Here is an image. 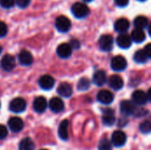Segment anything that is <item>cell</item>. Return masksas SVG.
Here are the masks:
<instances>
[{"label":"cell","instance_id":"26","mask_svg":"<svg viewBox=\"0 0 151 150\" xmlns=\"http://www.w3.org/2000/svg\"><path fill=\"white\" fill-rule=\"evenodd\" d=\"M35 143L30 138H24L19 142V150H34Z\"/></svg>","mask_w":151,"mask_h":150},{"label":"cell","instance_id":"19","mask_svg":"<svg viewBox=\"0 0 151 150\" xmlns=\"http://www.w3.org/2000/svg\"><path fill=\"white\" fill-rule=\"evenodd\" d=\"M129 27H130V23H129L128 19H127L125 18H120V19H117L114 24V29L119 33L127 32L128 30Z\"/></svg>","mask_w":151,"mask_h":150},{"label":"cell","instance_id":"24","mask_svg":"<svg viewBox=\"0 0 151 150\" xmlns=\"http://www.w3.org/2000/svg\"><path fill=\"white\" fill-rule=\"evenodd\" d=\"M131 38L134 42H137V43H141L142 42L145 41L146 39V35L145 33L143 31V29H140V28H135L131 34Z\"/></svg>","mask_w":151,"mask_h":150},{"label":"cell","instance_id":"16","mask_svg":"<svg viewBox=\"0 0 151 150\" xmlns=\"http://www.w3.org/2000/svg\"><path fill=\"white\" fill-rule=\"evenodd\" d=\"M103 123L107 126H111L114 125L116 118L114 116V111L111 109H105L104 110V114L102 118Z\"/></svg>","mask_w":151,"mask_h":150},{"label":"cell","instance_id":"39","mask_svg":"<svg viewBox=\"0 0 151 150\" xmlns=\"http://www.w3.org/2000/svg\"><path fill=\"white\" fill-rule=\"evenodd\" d=\"M149 34H150V35L151 36V23L150 25V27H149Z\"/></svg>","mask_w":151,"mask_h":150},{"label":"cell","instance_id":"13","mask_svg":"<svg viewBox=\"0 0 151 150\" xmlns=\"http://www.w3.org/2000/svg\"><path fill=\"white\" fill-rule=\"evenodd\" d=\"M54 84H55V80L50 75L45 74L39 79V86L41 87V88L44 90L51 89L54 87Z\"/></svg>","mask_w":151,"mask_h":150},{"label":"cell","instance_id":"21","mask_svg":"<svg viewBox=\"0 0 151 150\" xmlns=\"http://www.w3.org/2000/svg\"><path fill=\"white\" fill-rule=\"evenodd\" d=\"M58 93L63 97H70L73 94V88L67 82L60 83L58 88Z\"/></svg>","mask_w":151,"mask_h":150},{"label":"cell","instance_id":"44","mask_svg":"<svg viewBox=\"0 0 151 150\" xmlns=\"http://www.w3.org/2000/svg\"><path fill=\"white\" fill-rule=\"evenodd\" d=\"M0 107H1V103H0Z\"/></svg>","mask_w":151,"mask_h":150},{"label":"cell","instance_id":"18","mask_svg":"<svg viewBox=\"0 0 151 150\" xmlns=\"http://www.w3.org/2000/svg\"><path fill=\"white\" fill-rule=\"evenodd\" d=\"M49 107L53 112L58 113V112H61L64 110L65 104H64V102L60 98L53 97V98L50 99V101L49 103Z\"/></svg>","mask_w":151,"mask_h":150},{"label":"cell","instance_id":"37","mask_svg":"<svg viewBox=\"0 0 151 150\" xmlns=\"http://www.w3.org/2000/svg\"><path fill=\"white\" fill-rule=\"evenodd\" d=\"M71 47L73 49H79L80 48V42L78 40H75V39H73L71 41Z\"/></svg>","mask_w":151,"mask_h":150},{"label":"cell","instance_id":"14","mask_svg":"<svg viewBox=\"0 0 151 150\" xmlns=\"http://www.w3.org/2000/svg\"><path fill=\"white\" fill-rule=\"evenodd\" d=\"M148 95L143 90H136L133 94V102L137 105H144L148 102Z\"/></svg>","mask_w":151,"mask_h":150},{"label":"cell","instance_id":"42","mask_svg":"<svg viewBox=\"0 0 151 150\" xmlns=\"http://www.w3.org/2000/svg\"><path fill=\"white\" fill-rule=\"evenodd\" d=\"M138 1H141V2H144V1H146V0H138Z\"/></svg>","mask_w":151,"mask_h":150},{"label":"cell","instance_id":"9","mask_svg":"<svg viewBox=\"0 0 151 150\" xmlns=\"http://www.w3.org/2000/svg\"><path fill=\"white\" fill-rule=\"evenodd\" d=\"M97 100L103 104H110L113 102L114 95L111 91L107 89H103L97 94Z\"/></svg>","mask_w":151,"mask_h":150},{"label":"cell","instance_id":"17","mask_svg":"<svg viewBox=\"0 0 151 150\" xmlns=\"http://www.w3.org/2000/svg\"><path fill=\"white\" fill-rule=\"evenodd\" d=\"M48 106L47 101L42 96H38L35 99L33 103V108L35 112L37 113H42Z\"/></svg>","mask_w":151,"mask_h":150},{"label":"cell","instance_id":"32","mask_svg":"<svg viewBox=\"0 0 151 150\" xmlns=\"http://www.w3.org/2000/svg\"><path fill=\"white\" fill-rule=\"evenodd\" d=\"M7 32H8V28L6 24L3 21H0V38L5 36Z\"/></svg>","mask_w":151,"mask_h":150},{"label":"cell","instance_id":"36","mask_svg":"<svg viewBox=\"0 0 151 150\" xmlns=\"http://www.w3.org/2000/svg\"><path fill=\"white\" fill-rule=\"evenodd\" d=\"M148 57V58H151V43H149L145 46L144 50H143Z\"/></svg>","mask_w":151,"mask_h":150},{"label":"cell","instance_id":"41","mask_svg":"<svg viewBox=\"0 0 151 150\" xmlns=\"http://www.w3.org/2000/svg\"><path fill=\"white\" fill-rule=\"evenodd\" d=\"M1 53H2V47L0 46V54H1Z\"/></svg>","mask_w":151,"mask_h":150},{"label":"cell","instance_id":"33","mask_svg":"<svg viewBox=\"0 0 151 150\" xmlns=\"http://www.w3.org/2000/svg\"><path fill=\"white\" fill-rule=\"evenodd\" d=\"M15 2H16L17 5L22 9L27 7L30 4V0H15Z\"/></svg>","mask_w":151,"mask_h":150},{"label":"cell","instance_id":"28","mask_svg":"<svg viewBox=\"0 0 151 150\" xmlns=\"http://www.w3.org/2000/svg\"><path fill=\"white\" fill-rule=\"evenodd\" d=\"M90 87V82L89 80L87 79V78H81L79 82H78V85H77V88L79 90L81 91H85V90H88Z\"/></svg>","mask_w":151,"mask_h":150},{"label":"cell","instance_id":"3","mask_svg":"<svg viewBox=\"0 0 151 150\" xmlns=\"http://www.w3.org/2000/svg\"><path fill=\"white\" fill-rule=\"evenodd\" d=\"M111 66L112 70H114L116 72L124 71L127 66V59L122 56H116L111 59Z\"/></svg>","mask_w":151,"mask_h":150},{"label":"cell","instance_id":"8","mask_svg":"<svg viewBox=\"0 0 151 150\" xmlns=\"http://www.w3.org/2000/svg\"><path fill=\"white\" fill-rule=\"evenodd\" d=\"M120 111H121V113L126 116L134 115L137 111L134 103L131 101H122L120 103Z\"/></svg>","mask_w":151,"mask_h":150},{"label":"cell","instance_id":"6","mask_svg":"<svg viewBox=\"0 0 151 150\" xmlns=\"http://www.w3.org/2000/svg\"><path fill=\"white\" fill-rule=\"evenodd\" d=\"M99 47L104 51H111L113 48V38L110 34H104L99 39Z\"/></svg>","mask_w":151,"mask_h":150},{"label":"cell","instance_id":"4","mask_svg":"<svg viewBox=\"0 0 151 150\" xmlns=\"http://www.w3.org/2000/svg\"><path fill=\"white\" fill-rule=\"evenodd\" d=\"M1 68L5 72H11L15 67V58L10 54L4 55L0 61Z\"/></svg>","mask_w":151,"mask_h":150},{"label":"cell","instance_id":"35","mask_svg":"<svg viewBox=\"0 0 151 150\" xmlns=\"http://www.w3.org/2000/svg\"><path fill=\"white\" fill-rule=\"evenodd\" d=\"M115 4L119 7H125L128 4L129 0H114Z\"/></svg>","mask_w":151,"mask_h":150},{"label":"cell","instance_id":"5","mask_svg":"<svg viewBox=\"0 0 151 150\" xmlns=\"http://www.w3.org/2000/svg\"><path fill=\"white\" fill-rule=\"evenodd\" d=\"M55 25H56L58 31H59L61 33H65L71 27V21L67 17L62 15V16H59L57 18Z\"/></svg>","mask_w":151,"mask_h":150},{"label":"cell","instance_id":"2","mask_svg":"<svg viewBox=\"0 0 151 150\" xmlns=\"http://www.w3.org/2000/svg\"><path fill=\"white\" fill-rule=\"evenodd\" d=\"M26 108H27V103L23 98H20V97H17L12 100L9 105L10 111L14 113L23 112L26 110Z\"/></svg>","mask_w":151,"mask_h":150},{"label":"cell","instance_id":"10","mask_svg":"<svg viewBox=\"0 0 151 150\" xmlns=\"http://www.w3.org/2000/svg\"><path fill=\"white\" fill-rule=\"evenodd\" d=\"M132 42H133V40L131 38V36L128 35L127 34H125V33H121L117 37V44L121 49H128V48H130L131 45H132Z\"/></svg>","mask_w":151,"mask_h":150},{"label":"cell","instance_id":"23","mask_svg":"<svg viewBox=\"0 0 151 150\" xmlns=\"http://www.w3.org/2000/svg\"><path fill=\"white\" fill-rule=\"evenodd\" d=\"M68 126H69V123L68 120H63L59 126H58V136L61 140L63 141H66L68 139Z\"/></svg>","mask_w":151,"mask_h":150},{"label":"cell","instance_id":"38","mask_svg":"<svg viewBox=\"0 0 151 150\" xmlns=\"http://www.w3.org/2000/svg\"><path fill=\"white\" fill-rule=\"evenodd\" d=\"M147 95H148V100L151 102V88L149 89V91L147 93Z\"/></svg>","mask_w":151,"mask_h":150},{"label":"cell","instance_id":"43","mask_svg":"<svg viewBox=\"0 0 151 150\" xmlns=\"http://www.w3.org/2000/svg\"><path fill=\"white\" fill-rule=\"evenodd\" d=\"M41 150H47V149H41Z\"/></svg>","mask_w":151,"mask_h":150},{"label":"cell","instance_id":"12","mask_svg":"<svg viewBox=\"0 0 151 150\" xmlns=\"http://www.w3.org/2000/svg\"><path fill=\"white\" fill-rule=\"evenodd\" d=\"M8 126L9 128L13 132V133H19L20 132L23 127H24V123L21 118L18 117H13L11 118L8 121Z\"/></svg>","mask_w":151,"mask_h":150},{"label":"cell","instance_id":"22","mask_svg":"<svg viewBox=\"0 0 151 150\" xmlns=\"http://www.w3.org/2000/svg\"><path fill=\"white\" fill-rule=\"evenodd\" d=\"M109 85L111 88L115 90H119L124 86V81L122 78L119 75H111L109 79Z\"/></svg>","mask_w":151,"mask_h":150},{"label":"cell","instance_id":"25","mask_svg":"<svg viewBox=\"0 0 151 150\" xmlns=\"http://www.w3.org/2000/svg\"><path fill=\"white\" fill-rule=\"evenodd\" d=\"M149 24V20L146 17L144 16H138L134 19V25L135 28H140V29H144Z\"/></svg>","mask_w":151,"mask_h":150},{"label":"cell","instance_id":"31","mask_svg":"<svg viewBox=\"0 0 151 150\" xmlns=\"http://www.w3.org/2000/svg\"><path fill=\"white\" fill-rule=\"evenodd\" d=\"M15 0H0V5L3 8L9 9L14 5Z\"/></svg>","mask_w":151,"mask_h":150},{"label":"cell","instance_id":"40","mask_svg":"<svg viewBox=\"0 0 151 150\" xmlns=\"http://www.w3.org/2000/svg\"><path fill=\"white\" fill-rule=\"evenodd\" d=\"M83 1H85V2H91V1H93V0H83Z\"/></svg>","mask_w":151,"mask_h":150},{"label":"cell","instance_id":"29","mask_svg":"<svg viewBox=\"0 0 151 150\" xmlns=\"http://www.w3.org/2000/svg\"><path fill=\"white\" fill-rule=\"evenodd\" d=\"M140 131L142 133H151V121L145 120L140 125Z\"/></svg>","mask_w":151,"mask_h":150},{"label":"cell","instance_id":"1","mask_svg":"<svg viewBox=\"0 0 151 150\" xmlns=\"http://www.w3.org/2000/svg\"><path fill=\"white\" fill-rule=\"evenodd\" d=\"M72 12L74 17L78 19H82L89 13V9L83 3H75L72 6Z\"/></svg>","mask_w":151,"mask_h":150},{"label":"cell","instance_id":"15","mask_svg":"<svg viewBox=\"0 0 151 150\" xmlns=\"http://www.w3.org/2000/svg\"><path fill=\"white\" fill-rule=\"evenodd\" d=\"M18 59H19V62L20 63V65H25V66H27V65H32L33 60H34L32 54L28 50H21L19 53Z\"/></svg>","mask_w":151,"mask_h":150},{"label":"cell","instance_id":"7","mask_svg":"<svg viewBox=\"0 0 151 150\" xmlns=\"http://www.w3.org/2000/svg\"><path fill=\"white\" fill-rule=\"evenodd\" d=\"M127 142V135L122 131H115L111 135V143L118 148L124 146Z\"/></svg>","mask_w":151,"mask_h":150},{"label":"cell","instance_id":"30","mask_svg":"<svg viewBox=\"0 0 151 150\" xmlns=\"http://www.w3.org/2000/svg\"><path fill=\"white\" fill-rule=\"evenodd\" d=\"M111 145L112 143L107 140V139H103L98 145V150H111Z\"/></svg>","mask_w":151,"mask_h":150},{"label":"cell","instance_id":"27","mask_svg":"<svg viewBox=\"0 0 151 150\" xmlns=\"http://www.w3.org/2000/svg\"><path fill=\"white\" fill-rule=\"evenodd\" d=\"M134 59L136 63L138 64H145L147 62V59H148V57L145 53L144 50H137L135 53H134Z\"/></svg>","mask_w":151,"mask_h":150},{"label":"cell","instance_id":"11","mask_svg":"<svg viewBox=\"0 0 151 150\" xmlns=\"http://www.w3.org/2000/svg\"><path fill=\"white\" fill-rule=\"evenodd\" d=\"M73 48L69 43H61L57 48V54L61 58H68L72 55Z\"/></svg>","mask_w":151,"mask_h":150},{"label":"cell","instance_id":"20","mask_svg":"<svg viewBox=\"0 0 151 150\" xmlns=\"http://www.w3.org/2000/svg\"><path fill=\"white\" fill-rule=\"evenodd\" d=\"M107 80V76L104 71L103 70H99L96 71L94 75H93V83L98 87H102L105 84Z\"/></svg>","mask_w":151,"mask_h":150},{"label":"cell","instance_id":"34","mask_svg":"<svg viewBox=\"0 0 151 150\" xmlns=\"http://www.w3.org/2000/svg\"><path fill=\"white\" fill-rule=\"evenodd\" d=\"M8 135V131L6 126L4 125H0V140H4Z\"/></svg>","mask_w":151,"mask_h":150}]
</instances>
